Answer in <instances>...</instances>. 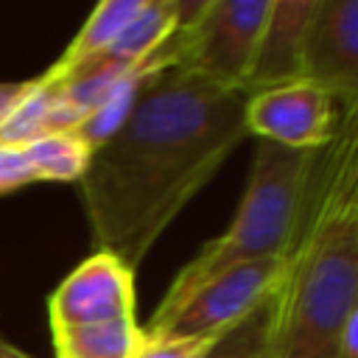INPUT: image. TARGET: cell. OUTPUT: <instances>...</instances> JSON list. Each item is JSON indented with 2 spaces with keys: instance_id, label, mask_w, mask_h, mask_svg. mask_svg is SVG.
Here are the masks:
<instances>
[{
  "instance_id": "cell-1",
  "label": "cell",
  "mask_w": 358,
  "mask_h": 358,
  "mask_svg": "<svg viewBox=\"0 0 358 358\" xmlns=\"http://www.w3.org/2000/svg\"><path fill=\"white\" fill-rule=\"evenodd\" d=\"M246 92L171 67L148 76L78 182L95 252L131 271L246 137Z\"/></svg>"
},
{
  "instance_id": "cell-2",
  "label": "cell",
  "mask_w": 358,
  "mask_h": 358,
  "mask_svg": "<svg viewBox=\"0 0 358 358\" xmlns=\"http://www.w3.org/2000/svg\"><path fill=\"white\" fill-rule=\"evenodd\" d=\"M280 263L266 299L268 358H336L358 299V109H341L316 148Z\"/></svg>"
},
{
  "instance_id": "cell-3",
  "label": "cell",
  "mask_w": 358,
  "mask_h": 358,
  "mask_svg": "<svg viewBox=\"0 0 358 358\" xmlns=\"http://www.w3.org/2000/svg\"><path fill=\"white\" fill-rule=\"evenodd\" d=\"M313 154L316 151H296L257 140L249 182L229 227L218 238L207 241L196 252V257L176 271L148 324L162 322L193 291H199L207 280L224 274L227 268L282 255L299 213Z\"/></svg>"
},
{
  "instance_id": "cell-4",
  "label": "cell",
  "mask_w": 358,
  "mask_h": 358,
  "mask_svg": "<svg viewBox=\"0 0 358 358\" xmlns=\"http://www.w3.org/2000/svg\"><path fill=\"white\" fill-rule=\"evenodd\" d=\"M271 0H201L199 11L143 62L148 73L171 67L246 92Z\"/></svg>"
},
{
  "instance_id": "cell-5",
  "label": "cell",
  "mask_w": 358,
  "mask_h": 358,
  "mask_svg": "<svg viewBox=\"0 0 358 358\" xmlns=\"http://www.w3.org/2000/svg\"><path fill=\"white\" fill-rule=\"evenodd\" d=\"M280 257H263L227 268L193 291L162 322L145 324V336H224L229 327L255 313L280 280Z\"/></svg>"
},
{
  "instance_id": "cell-6",
  "label": "cell",
  "mask_w": 358,
  "mask_h": 358,
  "mask_svg": "<svg viewBox=\"0 0 358 358\" xmlns=\"http://www.w3.org/2000/svg\"><path fill=\"white\" fill-rule=\"evenodd\" d=\"M336 120L333 95L305 78L249 92L243 106L246 134L296 151L322 148L333 137Z\"/></svg>"
},
{
  "instance_id": "cell-7",
  "label": "cell",
  "mask_w": 358,
  "mask_h": 358,
  "mask_svg": "<svg viewBox=\"0 0 358 358\" xmlns=\"http://www.w3.org/2000/svg\"><path fill=\"white\" fill-rule=\"evenodd\" d=\"M134 316V271L109 252H92L48 296L50 330Z\"/></svg>"
},
{
  "instance_id": "cell-8",
  "label": "cell",
  "mask_w": 358,
  "mask_h": 358,
  "mask_svg": "<svg viewBox=\"0 0 358 358\" xmlns=\"http://www.w3.org/2000/svg\"><path fill=\"white\" fill-rule=\"evenodd\" d=\"M302 78L358 109V0H316L308 28Z\"/></svg>"
},
{
  "instance_id": "cell-9",
  "label": "cell",
  "mask_w": 358,
  "mask_h": 358,
  "mask_svg": "<svg viewBox=\"0 0 358 358\" xmlns=\"http://www.w3.org/2000/svg\"><path fill=\"white\" fill-rule=\"evenodd\" d=\"M313 11L316 0H271V14L266 20L246 81V95L302 78L305 42Z\"/></svg>"
},
{
  "instance_id": "cell-10",
  "label": "cell",
  "mask_w": 358,
  "mask_h": 358,
  "mask_svg": "<svg viewBox=\"0 0 358 358\" xmlns=\"http://www.w3.org/2000/svg\"><path fill=\"white\" fill-rule=\"evenodd\" d=\"M179 25V0H145L143 11L123 28V34L98 56L78 64L62 84L87 76H123L140 67ZM56 84V87H62Z\"/></svg>"
},
{
  "instance_id": "cell-11",
  "label": "cell",
  "mask_w": 358,
  "mask_h": 358,
  "mask_svg": "<svg viewBox=\"0 0 358 358\" xmlns=\"http://www.w3.org/2000/svg\"><path fill=\"white\" fill-rule=\"evenodd\" d=\"M143 6H145V0H103V3H98L92 8V14L87 17V22L81 25V31L64 48V53L39 78L50 87L62 84L67 73H73L78 64H84L87 59L106 50L123 34V28L143 11Z\"/></svg>"
},
{
  "instance_id": "cell-12",
  "label": "cell",
  "mask_w": 358,
  "mask_h": 358,
  "mask_svg": "<svg viewBox=\"0 0 358 358\" xmlns=\"http://www.w3.org/2000/svg\"><path fill=\"white\" fill-rule=\"evenodd\" d=\"M50 333L56 358H134L143 347V327L134 316L59 327Z\"/></svg>"
},
{
  "instance_id": "cell-13",
  "label": "cell",
  "mask_w": 358,
  "mask_h": 358,
  "mask_svg": "<svg viewBox=\"0 0 358 358\" xmlns=\"http://www.w3.org/2000/svg\"><path fill=\"white\" fill-rule=\"evenodd\" d=\"M39 182H81L92 159V145L76 131L45 134L22 145Z\"/></svg>"
},
{
  "instance_id": "cell-14",
  "label": "cell",
  "mask_w": 358,
  "mask_h": 358,
  "mask_svg": "<svg viewBox=\"0 0 358 358\" xmlns=\"http://www.w3.org/2000/svg\"><path fill=\"white\" fill-rule=\"evenodd\" d=\"M56 87L45 84L42 78H34V90L22 98V103L8 115V120L0 126V145H28L36 137H45L48 112L53 101Z\"/></svg>"
},
{
  "instance_id": "cell-15",
  "label": "cell",
  "mask_w": 358,
  "mask_h": 358,
  "mask_svg": "<svg viewBox=\"0 0 358 358\" xmlns=\"http://www.w3.org/2000/svg\"><path fill=\"white\" fill-rule=\"evenodd\" d=\"M266 324H268V310L263 302L255 313H249L243 322H238L224 336H218V341L210 347L204 358H268Z\"/></svg>"
},
{
  "instance_id": "cell-16",
  "label": "cell",
  "mask_w": 358,
  "mask_h": 358,
  "mask_svg": "<svg viewBox=\"0 0 358 358\" xmlns=\"http://www.w3.org/2000/svg\"><path fill=\"white\" fill-rule=\"evenodd\" d=\"M218 336H145L134 358H204Z\"/></svg>"
},
{
  "instance_id": "cell-17",
  "label": "cell",
  "mask_w": 358,
  "mask_h": 358,
  "mask_svg": "<svg viewBox=\"0 0 358 358\" xmlns=\"http://www.w3.org/2000/svg\"><path fill=\"white\" fill-rule=\"evenodd\" d=\"M39 182L20 145H0V196Z\"/></svg>"
},
{
  "instance_id": "cell-18",
  "label": "cell",
  "mask_w": 358,
  "mask_h": 358,
  "mask_svg": "<svg viewBox=\"0 0 358 358\" xmlns=\"http://www.w3.org/2000/svg\"><path fill=\"white\" fill-rule=\"evenodd\" d=\"M34 90V78L31 81H0V126L8 120V115L22 103V98Z\"/></svg>"
},
{
  "instance_id": "cell-19",
  "label": "cell",
  "mask_w": 358,
  "mask_h": 358,
  "mask_svg": "<svg viewBox=\"0 0 358 358\" xmlns=\"http://www.w3.org/2000/svg\"><path fill=\"white\" fill-rule=\"evenodd\" d=\"M336 358H358V299H355V305L350 308V313L341 324Z\"/></svg>"
},
{
  "instance_id": "cell-20",
  "label": "cell",
  "mask_w": 358,
  "mask_h": 358,
  "mask_svg": "<svg viewBox=\"0 0 358 358\" xmlns=\"http://www.w3.org/2000/svg\"><path fill=\"white\" fill-rule=\"evenodd\" d=\"M0 358H34V355H28L25 350H20V347H14L11 341L0 338Z\"/></svg>"
}]
</instances>
